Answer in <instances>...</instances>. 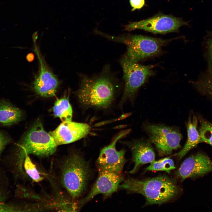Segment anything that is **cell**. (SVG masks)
Instances as JSON below:
<instances>
[{"mask_svg":"<svg viewBox=\"0 0 212 212\" xmlns=\"http://www.w3.org/2000/svg\"><path fill=\"white\" fill-rule=\"evenodd\" d=\"M54 169L51 174L58 185L72 200L78 202L91 177L89 163L80 153L72 151L56 160Z\"/></svg>","mask_w":212,"mask_h":212,"instance_id":"6da1fadb","label":"cell"},{"mask_svg":"<svg viewBox=\"0 0 212 212\" xmlns=\"http://www.w3.org/2000/svg\"><path fill=\"white\" fill-rule=\"evenodd\" d=\"M117 82L108 65L98 75H82L76 93L78 100L86 109L106 111L115 102L119 88Z\"/></svg>","mask_w":212,"mask_h":212,"instance_id":"7a4b0ae2","label":"cell"},{"mask_svg":"<svg viewBox=\"0 0 212 212\" xmlns=\"http://www.w3.org/2000/svg\"><path fill=\"white\" fill-rule=\"evenodd\" d=\"M119 188L142 194L146 199L145 205L168 202L176 198L181 191L174 180L165 175L144 180L129 178L123 180Z\"/></svg>","mask_w":212,"mask_h":212,"instance_id":"3957f363","label":"cell"},{"mask_svg":"<svg viewBox=\"0 0 212 212\" xmlns=\"http://www.w3.org/2000/svg\"><path fill=\"white\" fill-rule=\"evenodd\" d=\"M57 146L52 137L44 130L42 123L37 122L17 146L12 158V169L17 172H23L26 155L47 157L55 153Z\"/></svg>","mask_w":212,"mask_h":212,"instance_id":"277c9868","label":"cell"},{"mask_svg":"<svg viewBox=\"0 0 212 212\" xmlns=\"http://www.w3.org/2000/svg\"><path fill=\"white\" fill-rule=\"evenodd\" d=\"M94 33L109 40L125 44L127 47L125 54L130 61L135 63L160 54L162 47L170 40L130 34L115 36L102 32L97 29H95Z\"/></svg>","mask_w":212,"mask_h":212,"instance_id":"5b68a950","label":"cell"},{"mask_svg":"<svg viewBox=\"0 0 212 212\" xmlns=\"http://www.w3.org/2000/svg\"><path fill=\"white\" fill-rule=\"evenodd\" d=\"M120 62L125 82L123 92L119 103V107L122 108L126 102H133L139 88L153 74L154 72L153 66L143 65L132 62L125 53L121 57Z\"/></svg>","mask_w":212,"mask_h":212,"instance_id":"8992f818","label":"cell"},{"mask_svg":"<svg viewBox=\"0 0 212 212\" xmlns=\"http://www.w3.org/2000/svg\"><path fill=\"white\" fill-rule=\"evenodd\" d=\"M143 128L160 156L170 154L180 147L182 136L176 127L146 122L144 124Z\"/></svg>","mask_w":212,"mask_h":212,"instance_id":"52a82bcc","label":"cell"},{"mask_svg":"<svg viewBox=\"0 0 212 212\" xmlns=\"http://www.w3.org/2000/svg\"><path fill=\"white\" fill-rule=\"evenodd\" d=\"M188 23L181 18L159 13L138 21L130 22L124 26V30L128 32L139 29L153 34H164L177 32L181 26L188 25Z\"/></svg>","mask_w":212,"mask_h":212,"instance_id":"ba28073f","label":"cell"},{"mask_svg":"<svg viewBox=\"0 0 212 212\" xmlns=\"http://www.w3.org/2000/svg\"><path fill=\"white\" fill-rule=\"evenodd\" d=\"M131 132L127 129L120 131L113 138L111 143L101 149L96 163L98 170L121 173L127 161L125 149L117 150L116 145L117 141Z\"/></svg>","mask_w":212,"mask_h":212,"instance_id":"9c48e42d","label":"cell"},{"mask_svg":"<svg viewBox=\"0 0 212 212\" xmlns=\"http://www.w3.org/2000/svg\"><path fill=\"white\" fill-rule=\"evenodd\" d=\"M98 177L90 192L79 202L80 208L98 194H102L105 199L111 196L124 179L121 173L102 170H98Z\"/></svg>","mask_w":212,"mask_h":212,"instance_id":"30bf717a","label":"cell"},{"mask_svg":"<svg viewBox=\"0 0 212 212\" xmlns=\"http://www.w3.org/2000/svg\"><path fill=\"white\" fill-rule=\"evenodd\" d=\"M91 131L88 124L71 121L63 122L54 130L49 132L57 146L70 143L87 136Z\"/></svg>","mask_w":212,"mask_h":212,"instance_id":"8fae6325","label":"cell"},{"mask_svg":"<svg viewBox=\"0 0 212 212\" xmlns=\"http://www.w3.org/2000/svg\"><path fill=\"white\" fill-rule=\"evenodd\" d=\"M211 171L212 160L206 155L200 153L186 159L177 171V175L183 180L202 176Z\"/></svg>","mask_w":212,"mask_h":212,"instance_id":"7c38bea8","label":"cell"},{"mask_svg":"<svg viewBox=\"0 0 212 212\" xmlns=\"http://www.w3.org/2000/svg\"><path fill=\"white\" fill-rule=\"evenodd\" d=\"M120 142L127 146L132 152L134 166L130 173H135L142 165L150 163L155 160V152L149 139L143 138Z\"/></svg>","mask_w":212,"mask_h":212,"instance_id":"4fadbf2b","label":"cell"},{"mask_svg":"<svg viewBox=\"0 0 212 212\" xmlns=\"http://www.w3.org/2000/svg\"><path fill=\"white\" fill-rule=\"evenodd\" d=\"M36 52L40 64V71L34 82V90L42 97L47 98L53 96L59 85V81L47 68L38 52L37 51Z\"/></svg>","mask_w":212,"mask_h":212,"instance_id":"5bb4252c","label":"cell"},{"mask_svg":"<svg viewBox=\"0 0 212 212\" xmlns=\"http://www.w3.org/2000/svg\"><path fill=\"white\" fill-rule=\"evenodd\" d=\"M15 197L23 200L47 204L52 206L54 210L52 197L46 194L37 193L29 186L17 185L15 191Z\"/></svg>","mask_w":212,"mask_h":212,"instance_id":"9a60e30c","label":"cell"},{"mask_svg":"<svg viewBox=\"0 0 212 212\" xmlns=\"http://www.w3.org/2000/svg\"><path fill=\"white\" fill-rule=\"evenodd\" d=\"M198 122V119L196 116L194 115L189 116L187 124V141L181 150L176 154L180 159L198 144L202 142L197 129Z\"/></svg>","mask_w":212,"mask_h":212,"instance_id":"2e32d148","label":"cell"},{"mask_svg":"<svg viewBox=\"0 0 212 212\" xmlns=\"http://www.w3.org/2000/svg\"><path fill=\"white\" fill-rule=\"evenodd\" d=\"M23 116L21 110L7 100L0 99V123L9 126L19 122Z\"/></svg>","mask_w":212,"mask_h":212,"instance_id":"e0dca14e","label":"cell"},{"mask_svg":"<svg viewBox=\"0 0 212 212\" xmlns=\"http://www.w3.org/2000/svg\"><path fill=\"white\" fill-rule=\"evenodd\" d=\"M6 178L5 175L0 173V212H17L15 203L7 202L10 193Z\"/></svg>","mask_w":212,"mask_h":212,"instance_id":"ac0fdd59","label":"cell"},{"mask_svg":"<svg viewBox=\"0 0 212 212\" xmlns=\"http://www.w3.org/2000/svg\"><path fill=\"white\" fill-rule=\"evenodd\" d=\"M52 109L54 116L59 118L62 122L72 120V110L68 98L57 100Z\"/></svg>","mask_w":212,"mask_h":212,"instance_id":"d6986e66","label":"cell"},{"mask_svg":"<svg viewBox=\"0 0 212 212\" xmlns=\"http://www.w3.org/2000/svg\"><path fill=\"white\" fill-rule=\"evenodd\" d=\"M192 83L198 90L212 97V69L207 70L200 78Z\"/></svg>","mask_w":212,"mask_h":212,"instance_id":"ffe728a7","label":"cell"},{"mask_svg":"<svg viewBox=\"0 0 212 212\" xmlns=\"http://www.w3.org/2000/svg\"><path fill=\"white\" fill-rule=\"evenodd\" d=\"M23 168L25 173L32 181L38 183L44 179L42 174L39 171L36 165L32 162L28 155L25 158Z\"/></svg>","mask_w":212,"mask_h":212,"instance_id":"44dd1931","label":"cell"},{"mask_svg":"<svg viewBox=\"0 0 212 212\" xmlns=\"http://www.w3.org/2000/svg\"><path fill=\"white\" fill-rule=\"evenodd\" d=\"M175 168L173 160L169 157L165 158L158 160H155L146 168V171H162L170 173Z\"/></svg>","mask_w":212,"mask_h":212,"instance_id":"7402d4cb","label":"cell"},{"mask_svg":"<svg viewBox=\"0 0 212 212\" xmlns=\"http://www.w3.org/2000/svg\"><path fill=\"white\" fill-rule=\"evenodd\" d=\"M199 132L202 142L212 146V123L202 119Z\"/></svg>","mask_w":212,"mask_h":212,"instance_id":"603a6c76","label":"cell"},{"mask_svg":"<svg viewBox=\"0 0 212 212\" xmlns=\"http://www.w3.org/2000/svg\"><path fill=\"white\" fill-rule=\"evenodd\" d=\"M205 57L207 62L208 70L212 69V34L205 43Z\"/></svg>","mask_w":212,"mask_h":212,"instance_id":"cb8c5ba5","label":"cell"},{"mask_svg":"<svg viewBox=\"0 0 212 212\" xmlns=\"http://www.w3.org/2000/svg\"><path fill=\"white\" fill-rule=\"evenodd\" d=\"M11 141V139L6 133L0 131V158L5 146Z\"/></svg>","mask_w":212,"mask_h":212,"instance_id":"d4e9b609","label":"cell"},{"mask_svg":"<svg viewBox=\"0 0 212 212\" xmlns=\"http://www.w3.org/2000/svg\"><path fill=\"white\" fill-rule=\"evenodd\" d=\"M130 3L132 7L131 11L136 9H140L144 5L145 0H129Z\"/></svg>","mask_w":212,"mask_h":212,"instance_id":"484cf974","label":"cell"},{"mask_svg":"<svg viewBox=\"0 0 212 212\" xmlns=\"http://www.w3.org/2000/svg\"><path fill=\"white\" fill-rule=\"evenodd\" d=\"M131 113H127V114H125L124 115H122L120 117V119H123V118H125V117H126L129 116L130 115H131Z\"/></svg>","mask_w":212,"mask_h":212,"instance_id":"4316f807","label":"cell"}]
</instances>
